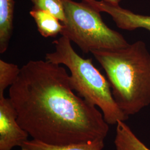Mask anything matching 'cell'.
Returning a JSON list of instances; mask_svg holds the SVG:
<instances>
[{
    "label": "cell",
    "mask_w": 150,
    "mask_h": 150,
    "mask_svg": "<svg viewBox=\"0 0 150 150\" xmlns=\"http://www.w3.org/2000/svg\"><path fill=\"white\" fill-rule=\"evenodd\" d=\"M28 136L17 121V113L11 99L0 95V150L21 147Z\"/></svg>",
    "instance_id": "5"
},
{
    "label": "cell",
    "mask_w": 150,
    "mask_h": 150,
    "mask_svg": "<svg viewBox=\"0 0 150 150\" xmlns=\"http://www.w3.org/2000/svg\"><path fill=\"white\" fill-rule=\"evenodd\" d=\"M91 53L105 70L113 97L126 116L150 105V53L144 41Z\"/></svg>",
    "instance_id": "2"
},
{
    "label": "cell",
    "mask_w": 150,
    "mask_h": 150,
    "mask_svg": "<svg viewBox=\"0 0 150 150\" xmlns=\"http://www.w3.org/2000/svg\"><path fill=\"white\" fill-rule=\"evenodd\" d=\"M14 0H0V53L7 50L13 30Z\"/></svg>",
    "instance_id": "8"
},
{
    "label": "cell",
    "mask_w": 150,
    "mask_h": 150,
    "mask_svg": "<svg viewBox=\"0 0 150 150\" xmlns=\"http://www.w3.org/2000/svg\"><path fill=\"white\" fill-rule=\"evenodd\" d=\"M114 140L116 150H150L135 135L125 121H118L116 124Z\"/></svg>",
    "instance_id": "10"
},
{
    "label": "cell",
    "mask_w": 150,
    "mask_h": 150,
    "mask_svg": "<svg viewBox=\"0 0 150 150\" xmlns=\"http://www.w3.org/2000/svg\"><path fill=\"white\" fill-rule=\"evenodd\" d=\"M17 121L33 139L55 145L105 139L109 125L96 106L75 94L64 67L31 60L10 87Z\"/></svg>",
    "instance_id": "1"
},
{
    "label": "cell",
    "mask_w": 150,
    "mask_h": 150,
    "mask_svg": "<svg viewBox=\"0 0 150 150\" xmlns=\"http://www.w3.org/2000/svg\"><path fill=\"white\" fill-rule=\"evenodd\" d=\"M62 1L65 20L61 35L74 42L84 53L116 50L129 45L121 34L107 26L100 12L90 5L83 1Z\"/></svg>",
    "instance_id": "4"
},
{
    "label": "cell",
    "mask_w": 150,
    "mask_h": 150,
    "mask_svg": "<svg viewBox=\"0 0 150 150\" xmlns=\"http://www.w3.org/2000/svg\"><path fill=\"white\" fill-rule=\"evenodd\" d=\"M103 2L113 6H119L120 2L122 0H102Z\"/></svg>",
    "instance_id": "13"
},
{
    "label": "cell",
    "mask_w": 150,
    "mask_h": 150,
    "mask_svg": "<svg viewBox=\"0 0 150 150\" xmlns=\"http://www.w3.org/2000/svg\"><path fill=\"white\" fill-rule=\"evenodd\" d=\"M33 9L46 11L56 17L64 23L65 20L64 5L62 0H31Z\"/></svg>",
    "instance_id": "12"
},
{
    "label": "cell",
    "mask_w": 150,
    "mask_h": 150,
    "mask_svg": "<svg viewBox=\"0 0 150 150\" xmlns=\"http://www.w3.org/2000/svg\"><path fill=\"white\" fill-rule=\"evenodd\" d=\"M20 71L17 65L0 59V95L15 82Z\"/></svg>",
    "instance_id": "11"
},
{
    "label": "cell",
    "mask_w": 150,
    "mask_h": 150,
    "mask_svg": "<svg viewBox=\"0 0 150 150\" xmlns=\"http://www.w3.org/2000/svg\"><path fill=\"white\" fill-rule=\"evenodd\" d=\"M88 4L98 11L106 12L112 17L116 26L122 30L132 31L144 28L150 32V16L134 13L121 8L120 6H113L103 1L82 0Z\"/></svg>",
    "instance_id": "6"
},
{
    "label": "cell",
    "mask_w": 150,
    "mask_h": 150,
    "mask_svg": "<svg viewBox=\"0 0 150 150\" xmlns=\"http://www.w3.org/2000/svg\"><path fill=\"white\" fill-rule=\"evenodd\" d=\"M52 43L54 50L46 54L45 59L64 64L70 71V85L78 95L102 111L108 125H116L118 121L128 120L115 101L110 85L97 70L90 59H84L76 53L67 38L61 36Z\"/></svg>",
    "instance_id": "3"
},
{
    "label": "cell",
    "mask_w": 150,
    "mask_h": 150,
    "mask_svg": "<svg viewBox=\"0 0 150 150\" xmlns=\"http://www.w3.org/2000/svg\"><path fill=\"white\" fill-rule=\"evenodd\" d=\"M104 139L91 140L85 142L74 143L67 145H55L33 139L27 140L21 147V150H102Z\"/></svg>",
    "instance_id": "7"
},
{
    "label": "cell",
    "mask_w": 150,
    "mask_h": 150,
    "mask_svg": "<svg viewBox=\"0 0 150 150\" xmlns=\"http://www.w3.org/2000/svg\"><path fill=\"white\" fill-rule=\"evenodd\" d=\"M30 15L36 22L38 31L43 38L55 37L62 31L64 25L59 20L46 11L33 9Z\"/></svg>",
    "instance_id": "9"
}]
</instances>
